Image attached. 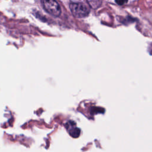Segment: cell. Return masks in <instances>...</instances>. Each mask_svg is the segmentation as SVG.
Here are the masks:
<instances>
[{
    "label": "cell",
    "instance_id": "obj_1",
    "mask_svg": "<svg viewBox=\"0 0 152 152\" xmlns=\"http://www.w3.org/2000/svg\"><path fill=\"white\" fill-rule=\"evenodd\" d=\"M43 8L50 14L57 17L61 14L59 5L55 0H41Z\"/></svg>",
    "mask_w": 152,
    "mask_h": 152
},
{
    "label": "cell",
    "instance_id": "obj_2",
    "mask_svg": "<svg viewBox=\"0 0 152 152\" xmlns=\"http://www.w3.org/2000/svg\"><path fill=\"white\" fill-rule=\"evenodd\" d=\"M69 8L72 14L78 18L85 17L89 12L87 7L81 3H71Z\"/></svg>",
    "mask_w": 152,
    "mask_h": 152
},
{
    "label": "cell",
    "instance_id": "obj_3",
    "mask_svg": "<svg viewBox=\"0 0 152 152\" xmlns=\"http://www.w3.org/2000/svg\"><path fill=\"white\" fill-rule=\"evenodd\" d=\"M87 1L93 8H96L98 7L99 5H100L102 2V0H87Z\"/></svg>",
    "mask_w": 152,
    "mask_h": 152
},
{
    "label": "cell",
    "instance_id": "obj_4",
    "mask_svg": "<svg viewBox=\"0 0 152 152\" xmlns=\"http://www.w3.org/2000/svg\"><path fill=\"white\" fill-rule=\"evenodd\" d=\"M115 2L117 4L119 5H123L126 3H127L128 0H115Z\"/></svg>",
    "mask_w": 152,
    "mask_h": 152
}]
</instances>
